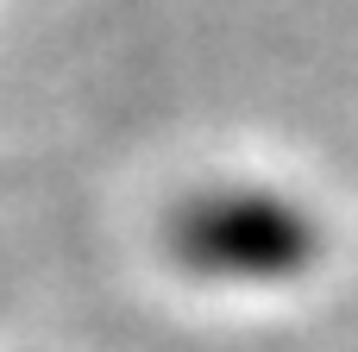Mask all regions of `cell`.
Instances as JSON below:
<instances>
[{"instance_id":"obj_1","label":"cell","mask_w":358,"mask_h":352,"mask_svg":"<svg viewBox=\"0 0 358 352\" xmlns=\"http://www.w3.org/2000/svg\"><path fill=\"white\" fill-rule=\"evenodd\" d=\"M308 252V220L277 195H220L176 220V258L201 277H289Z\"/></svg>"}]
</instances>
